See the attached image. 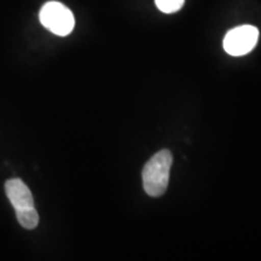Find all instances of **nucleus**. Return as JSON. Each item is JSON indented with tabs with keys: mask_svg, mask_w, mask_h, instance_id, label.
<instances>
[{
	"mask_svg": "<svg viewBox=\"0 0 261 261\" xmlns=\"http://www.w3.org/2000/svg\"><path fill=\"white\" fill-rule=\"evenodd\" d=\"M173 162L172 152L165 149L155 154L143 168V187L151 197H159L167 190Z\"/></svg>",
	"mask_w": 261,
	"mask_h": 261,
	"instance_id": "nucleus-1",
	"label": "nucleus"
},
{
	"mask_svg": "<svg viewBox=\"0 0 261 261\" xmlns=\"http://www.w3.org/2000/svg\"><path fill=\"white\" fill-rule=\"evenodd\" d=\"M5 191L14 205L17 221L22 227L33 230L39 224V214L35 210L33 195L21 179H10L5 184Z\"/></svg>",
	"mask_w": 261,
	"mask_h": 261,
	"instance_id": "nucleus-2",
	"label": "nucleus"
},
{
	"mask_svg": "<svg viewBox=\"0 0 261 261\" xmlns=\"http://www.w3.org/2000/svg\"><path fill=\"white\" fill-rule=\"evenodd\" d=\"M41 24L58 37H67L73 32L75 18L67 6L58 2H48L39 14Z\"/></svg>",
	"mask_w": 261,
	"mask_h": 261,
	"instance_id": "nucleus-3",
	"label": "nucleus"
},
{
	"mask_svg": "<svg viewBox=\"0 0 261 261\" xmlns=\"http://www.w3.org/2000/svg\"><path fill=\"white\" fill-rule=\"evenodd\" d=\"M259 40V29L254 25L244 24L227 32L224 38V50L231 56L238 57L249 54Z\"/></svg>",
	"mask_w": 261,
	"mask_h": 261,
	"instance_id": "nucleus-4",
	"label": "nucleus"
},
{
	"mask_svg": "<svg viewBox=\"0 0 261 261\" xmlns=\"http://www.w3.org/2000/svg\"><path fill=\"white\" fill-rule=\"evenodd\" d=\"M185 0H155V4L163 14H174L184 5Z\"/></svg>",
	"mask_w": 261,
	"mask_h": 261,
	"instance_id": "nucleus-5",
	"label": "nucleus"
}]
</instances>
